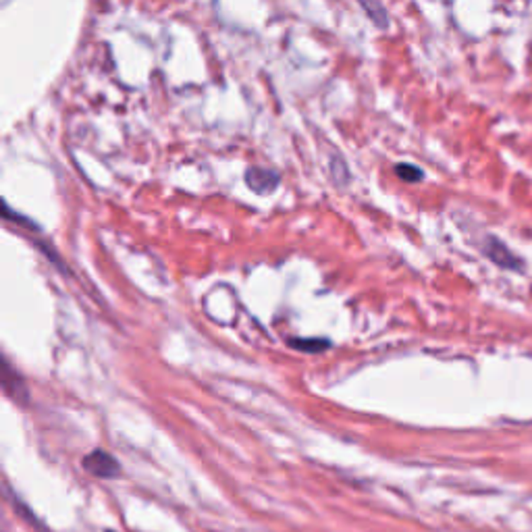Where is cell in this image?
<instances>
[{
	"instance_id": "cell-1",
	"label": "cell",
	"mask_w": 532,
	"mask_h": 532,
	"mask_svg": "<svg viewBox=\"0 0 532 532\" xmlns=\"http://www.w3.org/2000/svg\"><path fill=\"white\" fill-rule=\"evenodd\" d=\"M82 466L84 470H88L92 477H98V478H114L119 477L121 472V466L117 459H114L111 454H106L103 449H96L92 451V454L85 456L82 459Z\"/></svg>"
},
{
	"instance_id": "cell-3",
	"label": "cell",
	"mask_w": 532,
	"mask_h": 532,
	"mask_svg": "<svg viewBox=\"0 0 532 532\" xmlns=\"http://www.w3.org/2000/svg\"><path fill=\"white\" fill-rule=\"evenodd\" d=\"M358 5L362 6L366 15H369L372 24L380 27V30H387V27H389V15H387L383 5L377 3V0H358Z\"/></svg>"
},
{
	"instance_id": "cell-2",
	"label": "cell",
	"mask_w": 532,
	"mask_h": 532,
	"mask_svg": "<svg viewBox=\"0 0 532 532\" xmlns=\"http://www.w3.org/2000/svg\"><path fill=\"white\" fill-rule=\"evenodd\" d=\"M246 183L251 192L256 193H271L279 188L281 177L275 169L266 167H250L246 171Z\"/></svg>"
},
{
	"instance_id": "cell-5",
	"label": "cell",
	"mask_w": 532,
	"mask_h": 532,
	"mask_svg": "<svg viewBox=\"0 0 532 532\" xmlns=\"http://www.w3.org/2000/svg\"><path fill=\"white\" fill-rule=\"evenodd\" d=\"M290 345L300 351H308V354H316V351H325L330 348L327 340H291Z\"/></svg>"
},
{
	"instance_id": "cell-6",
	"label": "cell",
	"mask_w": 532,
	"mask_h": 532,
	"mask_svg": "<svg viewBox=\"0 0 532 532\" xmlns=\"http://www.w3.org/2000/svg\"><path fill=\"white\" fill-rule=\"evenodd\" d=\"M395 172H398L399 179H404V182H408V183H416V182H422L424 179L422 169L416 167V164H408V163H399L398 167H395Z\"/></svg>"
},
{
	"instance_id": "cell-4",
	"label": "cell",
	"mask_w": 532,
	"mask_h": 532,
	"mask_svg": "<svg viewBox=\"0 0 532 532\" xmlns=\"http://www.w3.org/2000/svg\"><path fill=\"white\" fill-rule=\"evenodd\" d=\"M487 254H488V258H491L493 262H498L501 266H516V261H514L516 256L506 246H503V243H499L498 240L488 241Z\"/></svg>"
}]
</instances>
